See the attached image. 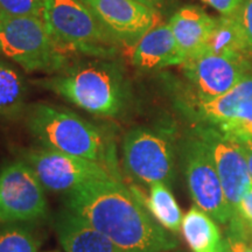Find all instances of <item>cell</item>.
Returning <instances> with one entry per match:
<instances>
[{
  "instance_id": "1",
  "label": "cell",
  "mask_w": 252,
  "mask_h": 252,
  "mask_svg": "<svg viewBox=\"0 0 252 252\" xmlns=\"http://www.w3.org/2000/svg\"><path fill=\"white\" fill-rule=\"evenodd\" d=\"M63 208L105 235L123 252H169L179 239L149 212L141 195L118 180L94 181L64 194Z\"/></svg>"
},
{
  "instance_id": "2",
  "label": "cell",
  "mask_w": 252,
  "mask_h": 252,
  "mask_svg": "<svg viewBox=\"0 0 252 252\" xmlns=\"http://www.w3.org/2000/svg\"><path fill=\"white\" fill-rule=\"evenodd\" d=\"M35 83L99 117H119L131 96L128 82L119 65L103 59L69 65Z\"/></svg>"
},
{
  "instance_id": "3",
  "label": "cell",
  "mask_w": 252,
  "mask_h": 252,
  "mask_svg": "<svg viewBox=\"0 0 252 252\" xmlns=\"http://www.w3.org/2000/svg\"><path fill=\"white\" fill-rule=\"evenodd\" d=\"M25 121L40 147L99 162L119 178L111 143L93 123L67 109L45 103L28 105Z\"/></svg>"
},
{
  "instance_id": "4",
  "label": "cell",
  "mask_w": 252,
  "mask_h": 252,
  "mask_svg": "<svg viewBox=\"0 0 252 252\" xmlns=\"http://www.w3.org/2000/svg\"><path fill=\"white\" fill-rule=\"evenodd\" d=\"M69 53L42 18L0 13V55L27 72L56 74L69 67Z\"/></svg>"
},
{
  "instance_id": "5",
  "label": "cell",
  "mask_w": 252,
  "mask_h": 252,
  "mask_svg": "<svg viewBox=\"0 0 252 252\" xmlns=\"http://www.w3.org/2000/svg\"><path fill=\"white\" fill-rule=\"evenodd\" d=\"M42 19L54 39L68 52L108 58L115 40L82 0H42Z\"/></svg>"
},
{
  "instance_id": "6",
  "label": "cell",
  "mask_w": 252,
  "mask_h": 252,
  "mask_svg": "<svg viewBox=\"0 0 252 252\" xmlns=\"http://www.w3.org/2000/svg\"><path fill=\"white\" fill-rule=\"evenodd\" d=\"M176 153L195 206L216 222L226 224L235 212L226 201L207 145L193 132V134L187 135L180 141Z\"/></svg>"
},
{
  "instance_id": "7",
  "label": "cell",
  "mask_w": 252,
  "mask_h": 252,
  "mask_svg": "<svg viewBox=\"0 0 252 252\" xmlns=\"http://www.w3.org/2000/svg\"><path fill=\"white\" fill-rule=\"evenodd\" d=\"M176 158L178 153L168 138L145 126L130 128L123 138L124 169L144 185L162 182L171 188L176 176Z\"/></svg>"
},
{
  "instance_id": "8",
  "label": "cell",
  "mask_w": 252,
  "mask_h": 252,
  "mask_svg": "<svg viewBox=\"0 0 252 252\" xmlns=\"http://www.w3.org/2000/svg\"><path fill=\"white\" fill-rule=\"evenodd\" d=\"M20 159L33 169L43 188L54 193L67 194L94 181H122L102 163L42 147L24 150Z\"/></svg>"
},
{
  "instance_id": "9",
  "label": "cell",
  "mask_w": 252,
  "mask_h": 252,
  "mask_svg": "<svg viewBox=\"0 0 252 252\" xmlns=\"http://www.w3.org/2000/svg\"><path fill=\"white\" fill-rule=\"evenodd\" d=\"M46 189L33 169L18 159L0 168V224L37 223L48 217Z\"/></svg>"
},
{
  "instance_id": "10",
  "label": "cell",
  "mask_w": 252,
  "mask_h": 252,
  "mask_svg": "<svg viewBox=\"0 0 252 252\" xmlns=\"http://www.w3.org/2000/svg\"><path fill=\"white\" fill-rule=\"evenodd\" d=\"M189 110L202 125L244 144L252 140V75L212 99L193 98Z\"/></svg>"
},
{
  "instance_id": "11",
  "label": "cell",
  "mask_w": 252,
  "mask_h": 252,
  "mask_svg": "<svg viewBox=\"0 0 252 252\" xmlns=\"http://www.w3.org/2000/svg\"><path fill=\"white\" fill-rule=\"evenodd\" d=\"M194 132L212 154L226 201L236 212L242 198L252 187L243 144L208 125L197 126Z\"/></svg>"
},
{
  "instance_id": "12",
  "label": "cell",
  "mask_w": 252,
  "mask_h": 252,
  "mask_svg": "<svg viewBox=\"0 0 252 252\" xmlns=\"http://www.w3.org/2000/svg\"><path fill=\"white\" fill-rule=\"evenodd\" d=\"M184 72L195 90L197 99H212L225 94L248 76L250 63L204 52L186 61Z\"/></svg>"
},
{
  "instance_id": "13",
  "label": "cell",
  "mask_w": 252,
  "mask_h": 252,
  "mask_svg": "<svg viewBox=\"0 0 252 252\" xmlns=\"http://www.w3.org/2000/svg\"><path fill=\"white\" fill-rule=\"evenodd\" d=\"M113 39L134 45L160 23L157 8L137 0H82Z\"/></svg>"
},
{
  "instance_id": "14",
  "label": "cell",
  "mask_w": 252,
  "mask_h": 252,
  "mask_svg": "<svg viewBox=\"0 0 252 252\" xmlns=\"http://www.w3.org/2000/svg\"><path fill=\"white\" fill-rule=\"evenodd\" d=\"M168 24L185 63L206 49L216 18L197 6L187 5L176 11Z\"/></svg>"
},
{
  "instance_id": "15",
  "label": "cell",
  "mask_w": 252,
  "mask_h": 252,
  "mask_svg": "<svg viewBox=\"0 0 252 252\" xmlns=\"http://www.w3.org/2000/svg\"><path fill=\"white\" fill-rule=\"evenodd\" d=\"M53 226L64 252H123L111 239L65 208L56 213Z\"/></svg>"
},
{
  "instance_id": "16",
  "label": "cell",
  "mask_w": 252,
  "mask_h": 252,
  "mask_svg": "<svg viewBox=\"0 0 252 252\" xmlns=\"http://www.w3.org/2000/svg\"><path fill=\"white\" fill-rule=\"evenodd\" d=\"M131 61L141 69H160L179 65L184 59L168 23H158L133 45Z\"/></svg>"
},
{
  "instance_id": "17",
  "label": "cell",
  "mask_w": 252,
  "mask_h": 252,
  "mask_svg": "<svg viewBox=\"0 0 252 252\" xmlns=\"http://www.w3.org/2000/svg\"><path fill=\"white\" fill-rule=\"evenodd\" d=\"M28 84L24 75L0 58V119L14 122L25 117L28 108Z\"/></svg>"
},
{
  "instance_id": "18",
  "label": "cell",
  "mask_w": 252,
  "mask_h": 252,
  "mask_svg": "<svg viewBox=\"0 0 252 252\" xmlns=\"http://www.w3.org/2000/svg\"><path fill=\"white\" fill-rule=\"evenodd\" d=\"M182 234L191 252H220L223 237L215 220L196 206L184 215Z\"/></svg>"
},
{
  "instance_id": "19",
  "label": "cell",
  "mask_w": 252,
  "mask_h": 252,
  "mask_svg": "<svg viewBox=\"0 0 252 252\" xmlns=\"http://www.w3.org/2000/svg\"><path fill=\"white\" fill-rule=\"evenodd\" d=\"M204 50L236 60L248 61L251 55L238 15L216 19V25ZM203 50V52H204Z\"/></svg>"
},
{
  "instance_id": "20",
  "label": "cell",
  "mask_w": 252,
  "mask_h": 252,
  "mask_svg": "<svg viewBox=\"0 0 252 252\" xmlns=\"http://www.w3.org/2000/svg\"><path fill=\"white\" fill-rule=\"evenodd\" d=\"M149 187V196L141 197L145 206L160 225L172 234H178L181 230L184 214L171 188L162 182H157Z\"/></svg>"
},
{
  "instance_id": "21",
  "label": "cell",
  "mask_w": 252,
  "mask_h": 252,
  "mask_svg": "<svg viewBox=\"0 0 252 252\" xmlns=\"http://www.w3.org/2000/svg\"><path fill=\"white\" fill-rule=\"evenodd\" d=\"M33 224H0V252L39 251L42 237Z\"/></svg>"
},
{
  "instance_id": "22",
  "label": "cell",
  "mask_w": 252,
  "mask_h": 252,
  "mask_svg": "<svg viewBox=\"0 0 252 252\" xmlns=\"http://www.w3.org/2000/svg\"><path fill=\"white\" fill-rule=\"evenodd\" d=\"M220 252H252V229L237 214L226 223Z\"/></svg>"
},
{
  "instance_id": "23",
  "label": "cell",
  "mask_w": 252,
  "mask_h": 252,
  "mask_svg": "<svg viewBox=\"0 0 252 252\" xmlns=\"http://www.w3.org/2000/svg\"><path fill=\"white\" fill-rule=\"evenodd\" d=\"M42 0H0V13L42 18Z\"/></svg>"
},
{
  "instance_id": "24",
  "label": "cell",
  "mask_w": 252,
  "mask_h": 252,
  "mask_svg": "<svg viewBox=\"0 0 252 252\" xmlns=\"http://www.w3.org/2000/svg\"><path fill=\"white\" fill-rule=\"evenodd\" d=\"M237 15L242 27H243L249 49H250L252 56V0H242Z\"/></svg>"
},
{
  "instance_id": "25",
  "label": "cell",
  "mask_w": 252,
  "mask_h": 252,
  "mask_svg": "<svg viewBox=\"0 0 252 252\" xmlns=\"http://www.w3.org/2000/svg\"><path fill=\"white\" fill-rule=\"evenodd\" d=\"M210 7L216 9L223 17H231L238 13L242 0H202Z\"/></svg>"
},
{
  "instance_id": "26",
  "label": "cell",
  "mask_w": 252,
  "mask_h": 252,
  "mask_svg": "<svg viewBox=\"0 0 252 252\" xmlns=\"http://www.w3.org/2000/svg\"><path fill=\"white\" fill-rule=\"evenodd\" d=\"M235 213L252 229V187L242 198Z\"/></svg>"
},
{
  "instance_id": "27",
  "label": "cell",
  "mask_w": 252,
  "mask_h": 252,
  "mask_svg": "<svg viewBox=\"0 0 252 252\" xmlns=\"http://www.w3.org/2000/svg\"><path fill=\"white\" fill-rule=\"evenodd\" d=\"M243 146H244L245 158H247L249 174H250L251 184H252V140H249V141H247V143H244Z\"/></svg>"
},
{
  "instance_id": "28",
  "label": "cell",
  "mask_w": 252,
  "mask_h": 252,
  "mask_svg": "<svg viewBox=\"0 0 252 252\" xmlns=\"http://www.w3.org/2000/svg\"><path fill=\"white\" fill-rule=\"evenodd\" d=\"M137 1H140V2H143V4H145V5L151 6V7H153V8H157L158 6L161 5L162 2L165 1V0H137Z\"/></svg>"
},
{
  "instance_id": "29",
  "label": "cell",
  "mask_w": 252,
  "mask_h": 252,
  "mask_svg": "<svg viewBox=\"0 0 252 252\" xmlns=\"http://www.w3.org/2000/svg\"><path fill=\"white\" fill-rule=\"evenodd\" d=\"M45 252H59V251H45Z\"/></svg>"
}]
</instances>
